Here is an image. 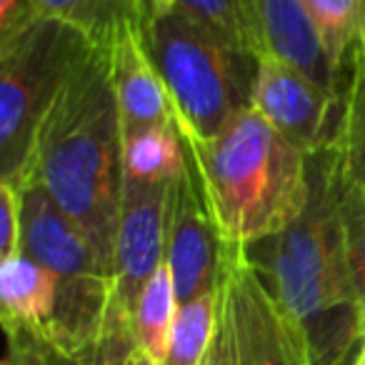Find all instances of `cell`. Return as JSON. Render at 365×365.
<instances>
[{"label": "cell", "mask_w": 365, "mask_h": 365, "mask_svg": "<svg viewBox=\"0 0 365 365\" xmlns=\"http://www.w3.org/2000/svg\"><path fill=\"white\" fill-rule=\"evenodd\" d=\"M8 350L26 365H150L128 320L108 318L101 338L81 350H58L26 330H6Z\"/></svg>", "instance_id": "cell-14"}, {"label": "cell", "mask_w": 365, "mask_h": 365, "mask_svg": "<svg viewBox=\"0 0 365 365\" xmlns=\"http://www.w3.org/2000/svg\"><path fill=\"white\" fill-rule=\"evenodd\" d=\"M140 36L188 145L210 140L250 108L255 56L223 43L180 11L140 23Z\"/></svg>", "instance_id": "cell-4"}, {"label": "cell", "mask_w": 365, "mask_h": 365, "mask_svg": "<svg viewBox=\"0 0 365 365\" xmlns=\"http://www.w3.org/2000/svg\"><path fill=\"white\" fill-rule=\"evenodd\" d=\"M3 365H26L23 363L21 358H18V355H13L11 350H8V355H6V360H3Z\"/></svg>", "instance_id": "cell-28"}, {"label": "cell", "mask_w": 365, "mask_h": 365, "mask_svg": "<svg viewBox=\"0 0 365 365\" xmlns=\"http://www.w3.org/2000/svg\"><path fill=\"white\" fill-rule=\"evenodd\" d=\"M178 315V295L173 285V275L168 263L155 270L145 283L143 293L138 295V303L130 315V328L135 335V343L140 348L143 358L150 365H160L168 355L173 325Z\"/></svg>", "instance_id": "cell-16"}, {"label": "cell", "mask_w": 365, "mask_h": 365, "mask_svg": "<svg viewBox=\"0 0 365 365\" xmlns=\"http://www.w3.org/2000/svg\"><path fill=\"white\" fill-rule=\"evenodd\" d=\"M218 298L220 288L215 293L200 295V298L178 305L168 355L160 365H198L203 360L215 330Z\"/></svg>", "instance_id": "cell-19"}, {"label": "cell", "mask_w": 365, "mask_h": 365, "mask_svg": "<svg viewBox=\"0 0 365 365\" xmlns=\"http://www.w3.org/2000/svg\"><path fill=\"white\" fill-rule=\"evenodd\" d=\"M340 180L365 190V68L353 66L333 140Z\"/></svg>", "instance_id": "cell-18"}, {"label": "cell", "mask_w": 365, "mask_h": 365, "mask_svg": "<svg viewBox=\"0 0 365 365\" xmlns=\"http://www.w3.org/2000/svg\"><path fill=\"white\" fill-rule=\"evenodd\" d=\"M250 108L305 155L335 140L343 96L273 58H258Z\"/></svg>", "instance_id": "cell-9"}, {"label": "cell", "mask_w": 365, "mask_h": 365, "mask_svg": "<svg viewBox=\"0 0 365 365\" xmlns=\"http://www.w3.org/2000/svg\"><path fill=\"white\" fill-rule=\"evenodd\" d=\"M230 250L220 243L205 200L200 193L198 173L190 158L188 173L170 188L165 263L175 285L178 305L200 295L215 293L223 283Z\"/></svg>", "instance_id": "cell-10"}, {"label": "cell", "mask_w": 365, "mask_h": 365, "mask_svg": "<svg viewBox=\"0 0 365 365\" xmlns=\"http://www.w3.org/2000/svg\"><path fill=\"white\" fill-rule=\"evenodd\" d=\"M350 365H365V338H363V343H360L358 353H355V358H353V363H350Z\"/></svg>", "instance_id": "cell-27"}, {"label": "cell", "mask_w": 365, "mask_h": 365, "mask_svg": "<svg viewBox=\"0 0 365 365\" xmlns=\"http://www.w3.org/2000/svg\"><path fill=\"white\" fill-rule=\"evenodd\" d=\"M198 365H238L235 363V345H233V330H230V318L223 305V293H220V298H218V318H215L213 338H210L208 350H205L203 360H200Z\"/></svg>", "instance_id": "cell-24"}, {"label": "cell", "mask_w": 365, "mask_h": 365, "mask_svg": "<svg viewBox=\"0 0 365 365\" xmlns=\"http://www.w3.org/2000/svg\"><path fill=\"white\" fill-rule=\"evenodd\" d=\"M96 46L106 51L123 138L143 128L165 125V123L178 125L168 88L143 46L140 26L135 21H123L106 41Z\"/></svg>", "instance_id": "cell-12"}, {"label": "cell", "mask_w": 365, "mask_h": 365, "mask_svg": "<svg viewBox=\"0 0 365 365\" xmlns=\"http://www.w3.org/2000/svg\"><path fill=\"white\" fill-rule=\"evenodd\" d=\"M173 185H145L123 178L113 250V303L108 318L130 323L138 295L165 263Z\"/></svg>", "instance_id": "cell-8"}, {"label": "cell", "mask_w": 365, "mask_h": 365, "mask_svg": "<svg viewBox=\"0 0 365 365\" xmlns=\"http://www.w3.org/2000/svg\"><path fill=\"white\" fill-rule=\"evenodd\" d=\"M355 66L365 68V43H363V51H360V56H358V58H355Z\"/></svg>", "instance_id": "cell-29"}, {"label": "cell", "mask_w": 365, "mask_h": 365, "mask_svg": "<svg viewBox=\"0 0 365 365\" xmlns=\"http://www.w3.org/2000/svg\"><path fill=\"white\" fill-rule=\"evenodd\" d=\"M123 128L106 51L93 43L58 91L16 185L33 182L86 233L113 273L123 188Z\"/></svg>", "instance_id": "cell-2"}, {"label": "cell", "mask_w": 365, "mask_h": 365, "mask_svg": "<svg viewBox=\"0 0 365 365\" xmlns=\"http://www.w3.org/2000/svg\"><path fill=\"white\" fill-rule=\"evenodd\" d=\"M130 3H133V16H135L138 26H140V23L150 21V18L180 11L182 0H130Z\"/></svg>", "instance_id": "cell-26"}, {"label": "cell", "mask_w": 365, "mask_h": 365, "mask_svg": "<svg viewBox=\"0 0 365 365\" xmlns=\"http://www.w3.org/2000/svg\"><path fill=\"white\" fill-rule=\"evenodd\" d=\"M338 71L350 81L365 43V0H300Z\"/></svg>", "instance_id": "cell-17"}, {"label": "cell", "mask_w": 365, "mask_h": 365, "mask_svg": "<svg viewBox=\"0 0 365 365\" xmlns=\"http://www.w3.org/2000/svg\"><path fill=\"white\" fill-rule=\"evenodd\" d=\"M180 13H185L190 21L203 26L213 36H218L223 43L253 56L243 16V0H182Z\"/></svg>", "instance_id": "cell-22"}, {"label": "cell", "mask_w": 365, "mask_h": 365, "mask_svg": "<svg viewBox=\"0 0 365 365\" xmlns=\"http://www.w3.org/2000/svg\"><path fill=\"white\" fill-rule=\"evenodd\" d=\"M33 6L38 16L81 28L93 43H103L123 21H135L130 0H33Z\"/></svg>", "instance_id": "cell-20"}, {"label": "cell", "mask_w": 365, "mask_h": 365, "mask_svg": "<svg viewBox=\"0 0 365 365\" xmlns=\"http://www.w3.org/2000/svg\"><path fill=\"white\" fill-rule=\"evenodd\" d=\"M21 193V253L58 278V308L41 340L58 350H81L101 338L113 303V273L81 228L33 182ZM33 335V333H31Z\"/></svg>", "instance_id": "cell-5"}, {"label": "cell", "mask_w": 365, "mask_h": 365, "mask_svg": "<svg viewBox=\"0 0 365 365\" xmlns=\"http://www.w3.org/2000/svg\"><path fill=\"white\" fill-rule=\"evenodd\" d=\"M220 293L233 330L235 363L313 365L303 330L275 303L243 250L228 253Z\"/></svg>", "instance_id": "cell-7"}, {"label": "cell", "mask_w": 365, "mask_h": 365, "mask_svg": "<svg viewBox=\"0 0 365 365\" xmlns=\"http://www.w3.org/2000/svg\"><path fill=\"white\" fill-rule=\"evenodd\" d=\"M188 150L210 223L228 250L273 238L308 203V155L253 108Z\"/></svg>", "instance_id": "cell-3"}, {"label": "cell", "mask_w": 365, "mask_h": 365, "mask_svg": "<svg viewBox=\"0 0 365 365\" xmlns=\"http://www.w3.org/2000/svg\"><path fill=\"white\" fill-rule=\"evenodd\" d=\"M243 16L255 58L293 66L325 91L345 96L348 78L328 56L300 0H243Z\"/></svg>", "instance_id": "cell-11"}, {"label": "cell", "mask_w": 365, "mask_h": 365, "mask_svg": "<svg viewBox=\"0 0 365 365\" xmlns=\"http://www.w3.org/2000/svg\"><path fill=\"white\" fill-rule=\"evenodd\" d=\"M21 253V193L11 182H0V260Z\"/></svg>", "instance_id": "cell-23"}, {"label": "cell", "mask_w": 365, "mask_h": 365, "mask_svg": "<svg viewBox=\"0 0 365 365\" xmlns=\"http://www.w3.org/2000/svg\"><path fill=\"white\" fill-rule=\"evenodd\" d=\"M338 218L343 230V248L348 260L350 280L358 298L360 318L365 330V190L340 180L338 173Z\"/></svg>", "instance_id": "cell-21"}, {"label": "cell", "mask_w": 365, "mask_h": 365, "mask_svg": "<svg viewBox=\"0 0 365 365\" xmlns=\"http://www.w3.org/2000/svg\"><path fill=\"white\" fill-rule=\"evenodd\" d=\"M91 46L81 28L48 16L0 38V182L23 178L43 118Z\"/></svg>", "instance_id": "cell-6"}, {"label": "cell", "mask_w": 365, "mask_h": 365, "mask_svg": "<svg viewBox=\"0 0 365 365\" xmlns=\"http://www.w3.org/2000/svg\"><path fill=\"white\" fill-rule=\"evenodd\" d=\"M123 178L145 185H173L190 168V150L175 123L143 128L123 138Z\"/></svg>", "instance_id": "cell-15"}, {"label": "cell", "mask_w": 365, "mask_h": 365, "mask_svg": "<svg viewBox=\"0 0 365 365\" xmlns=\"http://www.w3.org/2000/svg\"><path fill=\"white\" fill-rule=\"evenodd\" d=\"M0 308L6 330L43 338L56 318L58 278L26 253L0 260Z\"/></svg>", "instance_id": "cell-13"}, {"label": "cell", "mask_w": 365, "mask_h": 365, "mask_svg": "<svg viewBox=\"0 0 365 365\" xmlns=\"http://www.w3.org/2000/svg\"><path fill=\"white\" fill-rule=\"evenodd\" d=\"M308 182L298 218L243 255L303 330L313 365H350L365 330L343 248L333 143L308 155Z\"/></svg>", "instance_id": "cell-1"}, {"label": "cell", "mask_w": 365, "mask_h": 365, "mask_svg": "<svg viewBox=\"0 0 365 365\" xmlns=\"http://www.w3.org/2000/svg\"><path fill=\"white\" fill-rule=\"evenodd\" d=\"M36 16L33 0H0V38H8Z\"/></svg>", "instance_id": "cell-25"}]
</instances>
